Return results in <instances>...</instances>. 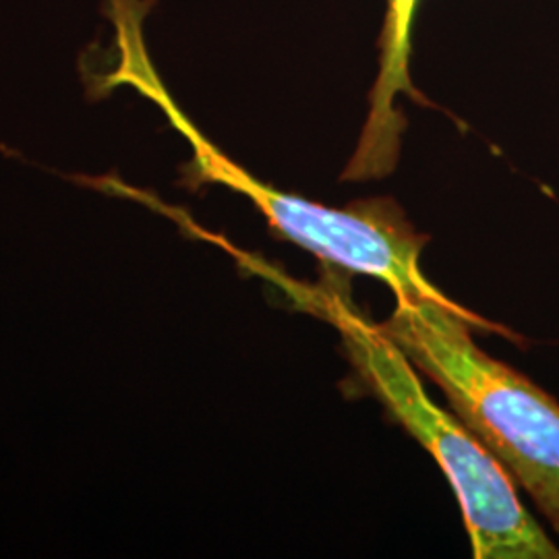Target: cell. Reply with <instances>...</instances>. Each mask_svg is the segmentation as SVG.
<instances>
[{"label": "cell", "instance_id": "cell-1", "mask_svg": "<svg viewBox=\"0 0 559 559\" xmlns=\"http://www.w3.org/2000/svg\"><path fill=\"white\" fill-rule=\"evenodd\" d=\"M378 328L440 388L456 417L559 535V402L473 338V328L506 330L462 305L429 297H400Z\"/></svg>", "mask_w": 559, "mask_h": 559}, {"label": "cell", "instance_id": "cell-2", "mask_svg": "<svg viewBox=\"0 0 559 559\" xmlns=\"http://www.w3.org/2000/svg\"><path fill=\"white\" fill-rule=\"evenodd\" d=\"M302 290V307L338 330L362 388L440 464L459 498L473 558L559 559L556 540L526 510L516 483L456 413L431 400L413 362L381 334L378 323L365 320L332 288Z\"/></svg>", "mask_w": 559, "mask_h": 559}, {"label": "cell", "instance_id": "cell-3", "mask_svg": "<svg viewBox=\"0 0 559 559\" xmlns=\"http://www.w3.org/2000/svg\"><path fill=\"white\" fill-rule=\"evenodd\" d=\"M117 83L135 87L158 104L170 124L193 147V160L185 166V180L198 185H224L251 201L280 239L290 240L334 267L378 278L394 297H429L459 305L425 278L420 253L427 237L417 235L394 201H360L336 210L318 201L280 191L255 179L237 162L205 140L200 129L180 110L154 69L147 48L127 55L117 69Z\"/></svg>", "mask_w": 559, "mask_h": 559}, {"label": "cell", "instance_id": "cell-4", "mask_svg": "<svg viewBox=\"0 0 559 559\" xmlns=\"http://www.w3.org/2000/svg\"><path fill=\"white\" fill-rule=\"evenodd\" d=\"M419 0H388L381 29L380 73L369 94V112L359 145L342 179H381L399 164L404 119L396 102L402 94L415 96L408 75L411 32Z\"/></svg>", "mask_w": 559, "mask_h": 559}]
</instances>
